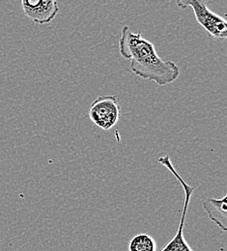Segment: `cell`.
Masks as SVG:
<instances>
[{
    "instance_id": "cell-1",
    "label": "cell",
    "mask_w": 227,
    "mask_h": 251,
    "mask_svg": "<svg viewBox=\"0 0 227 251\" xmlns=\"http://www.w3.org/2000/svg\"><path fill=\"white\" fill-rule=\"evenodd\" d=\"M119 52L130 60V71L135 75L160 86L174 82L180 75V69L175 63L163 60L150 41L144 39L140 32L133 33L129 26L122 28Z\"/></svg>"
},
{
    "instance_id": "cell-2",
    "label": "cell",
    "mask_w": 227,
    "mask_h": 251,
    "mask_svg": "<svg viewBox=\"0 0 227 251\" xmlns=\"http://www.w3.org/2000/svg\"><path fill=\"white\" fill-rule=\"evenodd\" d=\"M211 0H176L178 7L186 9L191 7L194 11L197 23L207 31L210 37L226 39L227 37V23L225 18L212 12L208 8Z\"/></svg>"
},
{
    "instance_id": "cell-3",
    "label": "cell",
    "mask_w": 227,
    "mask_h": 251,
    "mask_svg": "<svg viewBox=\"0 0 227 251\" xmlns=\"http://www.w3.org/2000/svg\"><path fill=\"white\" fill-rule=\"evenodd\" d=\"M159 162L165 166L172 174L173 176L179 181L181 186L183 187L184 192H185V200H184V207H183V213L181 216L180 223L178 226V230L175 234V236L171 239L170 242H168L162 250L160 251H195L189 245L187 240L185 239L184 236V228H185V223H186V216L188 213V208L191 202L192 195L194 193L196 188L195 187H191L189 184H187L183 178L178 174L176 171L175 167L173 166L171 160L168 156H163L159 158Z\"/></svg>"
},
{
    "instance_id": "cell-4",
    "label": "cell",
    "mask_w": 227,
    "mask_h": 251,
    "mask_svg": "<svg viewBox=\"0 0 227 251\" xmlns=\"http://www.w3.org/2000/svg\"><path fill=\"white\" fill-rule=\"evenodd\" d=\"M121 107L115 96H100L95 99L88 111L91 122L102 130H109L120 119Z\"/></svg>"
},
{
    "instance_id": "cell-5",
    "label": "cell",
    "mask_w": 227,
    "mask_h": 251,
    "mask_svg": "<svg viewBox=\"0 0 227 251\" xmlns=\"http://www.w3.org/2000/svg\"><path fill=\"white\" fill-rule=\"evenodd\" d=\"M22 6L25 15L40 25L50 24L59 13L56 0H22Z\"/></svg>"
},
{
    "instance_id": "cell-6",
    "label": "cell",
    "mask_w": 227,
    "mask_h": 251,
    "mask_svg": "<svg viewBox=\"0 0 227 251\" xmlns=\"http://www.w3.org/2000/svg\"><path fill=\"white\" fill-rule=\"evenodd\" d=\"M227 195L220 199L207 198L203 201V209L209 220L219 226L224 232H227Z\"/></svg>"
},
{
    "instance_id": "cell-7",
    "label": "cell",
    "mask_w": 227,
    "mask_h": 251,
    "mask_svg": "<svg viewBox=\"0 0 227 251\" xmlns=\"http://www.w3.org/2000/svg\"><path fill=\"white\" fill-rule=\"evenodd\" d=\"M156 240L148 234L135 235L129 244V251H157Z\"/></svg>"
}]
</instances>
